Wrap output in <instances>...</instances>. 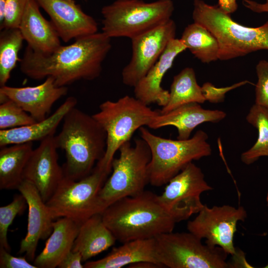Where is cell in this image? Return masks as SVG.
<instances>
[{
  "instance_id": "cell-1",
  "label": "cell",
  "mask_w": 268,
  "mask_h": 268,
  "mask_svg": "<svg viewBox=\"0 0 268 268\" xmlns=\"http://www.w3.org/2000/svg\"><path fill=\"white\" fill-rule=\"evenodd\" d=\"M111 39L97 32L61 45L49 54L27 46L20 61L21 71L36 80L52 77L57 86H67L80 80H92L102 71V64L111 48Z\"/></svg>"
},
{
  "instance_id": "cell-2",
  "label": "cell",
  "mask_w": 268,
  "mask_h": 268,
  "mask_svg": "<svg viewBox=\"0 0 268 268\" xmlns=\"http://www.w3.org/2000/svg\"><path fill=\"white\" fill-rule=\"evenodd\" d=\"M101 214L106 226L122 243L172 232L177 223L159 196L145 190L115 201Z\"/></svg>"
},
{
  "instance_id": "cell-3",
  "label": "cell",
  "mask_w": 268,
  "mask_h": 268,
  "mask_svg": "<svg viewBox=\"0 0 268 268\" xmlns=\"http://www.w3.org/2000/svg\"><path fill=\"white\" fill-rule=\"evenodd\" d=\"M55 138L58 148L65 153V176L74 180L91 174L105 153L106 132L92 115L75 107L66 114Z\"/></svg>"
},
{
  "instance_id": "cell-4",
  "label": "cell",
  "mask_w": 268,
  "mask_h": 268,
  "mask_svg": "<svg viewBox=\"0 0 268 268\" xmlns=\"http://www.w3.org/2000/svg\"><path fill=\"white\" fill-rule=\"evenodd\" d=\"M194 22L206 28L219 45V60H229L259 50H268V21L257 27H247L232 19L218 6L195 0Z\"/></svg>"
},
{
  "instance_id": "cell-5",
  "label": "cell",
  "mask_w": 268,
  "mask_h": 268,
  "mask_svg": "<svg viewBox=\"0 0 268 268\" xmlns=\"http://www.w3.org/2000/svg\"><path fill=\"white\" fill-rule=\"evenodd\" d=\"M99 108L92 116L106 133L107 146L104 156L96 166L109 175L114 155L121 145L130 141L136 130L148 126L160 112L129 95L115 101H104Z\"/></svg>"
},
{
  "instance_id": "cell-6",
  "label": "cell",
  "mask_w": 268,
  "mask_h": 268,
  "mask_svg": "<svg viewBox=\"0 0 268 268\" xmlns=\"http://www.w3.org/2000/svg\"><path fill=\"white\" fill-rule=\"evenodd\" d=\"M139 130L141 138L150 150L149 183L153 186L167 184L193 161L211 154L208 135L202 130L187 139L173 140L156 135L144 127Z\"/></svg>"
},
{
  "instance_id": "cell-7",
  "label": "cell",
  "mask_w": 268,
  "mask_h": 268,
  "mask_svg": "<svg viewBox=\"0 0 268 268\" xmlns=\"http://www.w3.org/2000/svg\"><path fill=\"white\" fill-rule=\"evenodd\" d=\"M174 10L172 0H117L102 8V32L132 39L171 19Z\"/></svg>"
},
{
  "instance_id": "cell-8",
  "label": "cell",
  "mask_w": 268,
  "mask_h": 268,
  "mask_svg": "<svg viewBox=\"0 0 268 268\" xmlns=\"http://www.w3.org/2000/svg\"><path fill=\"white\" fill-rule=\"evenodd\" d=\"M108 175L96 166L91 174L78 180L66 176L46 204L54 219L66 217L81 225L107 207L99 192Z\"/></svg>"
},
{
  "instance_id": "cell-9",
  "label": "cell",
  "mask_w": 268,
  "mask_h": 268,
  "mask_svg": "<svg viewBox=\"0 0 268 268\" xmlns=\"http://www.w3.org/2000/svg\"><path fill=\"white\" fill-rule=\"evenodd\" d=\"M134 142V145L130 141L123 144L119 157L112 161V173L99 194L107 207L121 199L141 193L149 183L150 148L141 138Z\"/></svg>"
},
{
  "instance_id": "cell-10",
  "label": "cell",
  "mask_w": 268,
  "mask_h": 268,
  "mask_svg": "<svg viewBox=\"0 0 268 268\" xmlns=\"http://www.w3.org/2000/svg\"><path fill=\"white\" fill-rule=\"evenodd\" d=\"M155 239L159 264L169 268H228V254L220 247L201 242L189 232L165 233Z\"/></svg>"
},
{
  "instance_id": "cell-11",
  "label": "cell",
  "mask_w": 268,
  "mask_h": 268,
  "mask_svg": "<svg viewBox=\"0 0 268 268\" xmlns=\"http://www.w3.org/2000/svg\"><path fill=\"white\" fill-rule=\"evenodd\" d=\"M197 214L187 223L189 232L201 240L205 239L206 244L219 247L228 255L235 256L237 252L234 236L238 222L247 218L245 208L226 204L209 207L204 204Z\"/></svg>"
},
{
  "instance_id": "cell-12",
  "label": "cell",
  "mask_w": 268,
  "mask_h": 268,
  "mask_svg": "<svg viewBox=\"0 0 268 268\" xmlns=\"http://www.w3.org/2000/svg\"><path fill=\"white\" fill-rule=\"evenodd\" d=\"M212 190L201 169L192 162L168 182L159 199L178 223L197 214L204 205L201 194Z\"/></svg>"
},
{
  "instance_id": "cell-13",
  "label": "cell",
  "mask_w": 268,
  "mask_h": 268,
  "mask_svg": "<svg viewBox=\"0 0 268 268\" xmlns=\"http://www.w3.org/2000/svg\"><path fill=\"white\" fill-rule=\"evenodd\" d=\"M176 30L175 23L171 19L131 39L132 58L122 71L125 85L134 87L146 74L175 38Z\"/></svg>"
},
{
  "instance_id": "cell-14",
  "label": "cell",
  "mask_w": 268,
  "mask_h": 268,
  "mask_svg": "<svg viewBox=\"0 0 268 268\" xmlns=\"http://www.w3.org/2000/svg\"><path fill=\"white\" fill-rule=\"evenodd\" d=\"M55 135L40 141L33 149L23 172V180L32 184L46 202L65 177L59 163L58 149Z\"/></svg>"
},
{
  "instance_id": "cell-15",
  "label": "cell",
  "mask_w": 268,
  "mask_h": 268,
  "mask_svg": "<svg viewBox=\"0 0 268 268\" xmlns=\"http://www.w3.org/2000/svg\"><path fill=\"white\" fill-rule=\"evenodd\" d=\"M48 14L60 39L67 43L97 32L95 19L70 0H35Z\"/></svg>"
},
{
  "instance_id": "cell-16",
  "label": "cell",
  "mask_w": 268,
  "mask_h": 268,
  "mask_svg": "<svg viewBox=\"0 0 268 268\" xmlns=\"http://www.w3.org/2000/svg\"><path fill=\"white\" fill-rule=\"evenodd\" d=\"M67 86H57L54 79L48 77L34 86L0 87V103L10 99L30 114L37 122L47 117L54 104L67 92Z\"/></svg>"
},
{
  "instance_id": "cell-17",
  "label": "cell",
  "mask_w": 268,
  "mask_h": 268,
  "mask_svg": "<svg viewBox=\"0 0 268 268\" xmlns=\"http://www.w3.org/2000/svg\"><path fill=\"white\" fill-rule=\"evenodd\" d=\"M25 198L27 207V231L21 240L19 254L33 262L39 240L48 238L53 230V220L49 210L37 189L30 182L23 180L17 189Z\"/></svg>"
},
{
  "instance_id": "cell-18",
  "label": "cell",
  "mask_w": 268,
  "mask_h": 268,
  "mask_svg": "<svg viewBox=\"0 0 268 268\" xmlns=\"http://www.w3.org/2000/svg\"><path fill=\"white\" fill-rule=\"evenodd\" d=\"M186 49L180 39H172L158 61L134 87L135 97L147 105L156 103L165 106L169 101V91L161 86L163 78L176 57Z\"/></svg>"
},
{
  "instance_id": "cell-19",
  "label": "cell",
  "mask_w": 268,
  "mask_h": 268,
  "mask_svg": "<svg viewBox=\"0 0 268 268\" xmlns=\"http://www.w3.org/2000/svg\"><path fill=\"white\" fill-rule=\"evenodd\" d=\"M226 116L224 111L203 109L199 103H191L182 105L166 113L160 114L149 123L148 127L157 129L167 126L176 128L178 139L190 138L193 130L201 124L218 123Z\"/></svg>"
},
{
  "instance_id": "cell-20",
  "label": "cell",
  "mask_w": 268,
  "mask_h": 268,
  "mask_svg": "<svg viewBox=\"0 0 268 268\" xmlns=\"http://www.w3.org/2000/svg\"><path fill=\"white\" fill-rule=\"evenodd\" d=\"M35 0H29L18 28L27 46L35 52L49 54L61 45L60 38L52 22L42 15Z\"/></svg>"
},
{
  "instance_id": "cell-21",
  "label": "cell",
  "mask_w": 268,
  "mask_h": 268,
  "mask_svg": "<svg viewBox=\"0 0 268 268\" xmlns=\"http://www.w3.org/2000/svg\"><path fill=\"white\" fill-rule=\"evenodd\" d=\"M77 103L75 97H68L53 114L42 121L19 128L0 130V147L41 141L54 135L66 114Z\"/></svg>"
},
{
  "instance_id": "cell-22",
  "label": "cell",
  "mask_w": 268,
  "mask_h": 268,
  "mask_svg": "<svg viewBox=\"0 0 268 268\" xmlns=\"http://www.w3.org/2000/svg\"><path fill=\"white\" fill-rule=\"evenodd\" d=\"M53 230L42 251L33 261L37 268H55L72 250L80 225L72 220L60 218L53 222Z\"/></svg>"
},
{
  "instance_id": "cell-23",
  "label": "cell",
  "mask_w": 268,
  "mask_h": 268,
  "mask_svg": "<svg viewBox=\"0 0 268 268\" xmlns=\"http://www.w3.org/2000/svg\"><path fill=\"white\" fill-rule=\"evenodd\" d=\"M140 262H150L162 267L157 258L154 238L123 243L104 258L86 262L84 268H120Z\"/></svg>"
},
{
  "instance_id": "cell-24",
  "label": "cell",
  "mask_w": 268,
  "mask_h": 268,
  "mask_svg": "<svg viewBox=\"0 0 268 268\" xmlns=\"http://www.w3.org/2000/svg\"><path fill=\"white\" fill-rule=\"evenodd\" d=\"M116 241L104 223L101 214H97L80 226L72 250L79 252L84 262L107 250Z\"/></svg>"
},
{
  "instance_id": "cell-25",
  "label": "cell",
  "mask_w": 268,
  "mask_h": 268,
  "mask_svg": "<svg viewBox=\"0 0 268 268\" xmlns=\"http://www.w3.org/2000/svg\"><path fill=\"white\" fill-rule=\"evenodd\" d=\"M33 150V142L0 147V190L18 189L23 181V172Z\"/></svg>"
},
{
  "instance_id": "cell-26",
  "label": "cell",
  "mask_w": 268,
  "mask_h": 268,
  "mask_svg": "<svg viewBox=\"0 0 268 268\" xmlns=\"http://www.w3.org/2000/svg\"><path fill=\"white\" fill-rule=\"evenodd\" d=\"M205 101L201 86L197 83L194 69L187 67L174 76L168 102L159 111L161 114H164L185 104H201Z\"/></svg>"
},
{
  "instance_id": "cell-27",
  "label": "cell",
  "mask_w": 268,
  "mask_h": 268,
  "mask_svg": "<svg viewBox=\"0 0 268 268\" xmlns=\"http://www.w3.org/2000/svg\"><path fill=\"white\" fill-rule=\"evenodd\" d=\"M187 49L204 63L219 60V45L215 36L202 25L194 22L184 29L180 39Z\"/></svg>"
},
{
  "instance_id": "cell-28",
  "label": "cell",
  "mask_w": 268,
  "mask_h": 268,
  "mask_svg": "<svg viewBox=\"0 0 268 268\" xmlns=\"http://www.w3.org/2000/svg\"><path fill=\"white\" fill-rule=\"evenodd\" d=\"M246 119L258 132L255 144L241 155L242 162L250 165L261 157H268V109L255 104L251 107Z\"/></svg>"
},
{
  "instance_id": "cell-29",
  "label": "cell",
  "mask_w": 268,
  "mask_h": 268,
  "mask_svg": "<svg viewBox=\"0 0 268 268\" xmlns=\"http://www.w3.org/2000/svg\"><path fill=\"white\" fill-rule=\"evenodd\" d=\"M24 41L18 28L1 30L0 34V86L6 85L12 70L20 62L18 54Z\"/></svg>"
},
{
  "instance_id": "cell-30",
  "label": "cell",
  "mask_w": 268,
  "mask_h": 268,
  "mask_svg": "<svg viewBox=\"0 0 268 268\" xmlns=\"http://www.w3.org/2000/svg\"><path fill=\"white\" fill-rule=\"evenodd\" d=\"M37 121L13 101L8 99L0 105V130L19 128Z\"/></svg>"
},
{
  "instance_id": "cell-31",
  "label": "cell",
  "mask_w": 268,
  "mask_h": 268,
  "mask_svg": "<svg viewBox=\"0 0 268 268\" xmlns=\"http://www.w3.org/2000/svg\"><path fill=\"white\" fill-rule=\"evenodd\" d=\"M27 206L24 197L20 194L15 195L12 201L0 207V247L10 252V247L7 240V231L15 217L22 214Z\"/></svg>"
},
{
  "instance_id": "cell-32",
  "label": "cell",
  "mask_w": 268,
  "mask_h": 268,
  "mask_svg": "<svg viewBox=\"0 0 268 268\" xmlns=\"http://www.w3.org/2000/svg\"><path fill=\"white\" fill-rule=\"evenodd\" d=\"M256 72L255 104L268 109V61H260L256 66Z\"/></svg>"
},
{
  "instance_id": "cell-33",
  "label": "cell",
  "mask_w": 268,
  "mask_h": 268,
  "mask_svg": "<svg viewBox=\"0 0 268 268\" xmlns=\"http://www.w3.org/2000/svg\"><path fill=\"white\" fill-rule=\"evenodd\" d=\"M29 0H5V13L0 30L18 28L21 19Z\"/></svg>"
},
{
  "instance_id": "cell-34",
  "label": "cell",
  "mask_w": 268,
  "mask_h": 268,
  "mask_svg": "<svg viewBox=\"0 0 268 268\" xmlns=\"http://www.w3.org/2000/svg\"><path fill=\"white\" fill-rule=\"evenodd\" d=\"M249 83V81L244 80L231 86L217 87L210 82H206L201 86V88L205 101L212 103H218L224 101L225 94L228 91Z\"/></svg>"
},
{
  "instance_id": "cell-35",
  "label": "cell",
  "mask_w": 268,
  "mask_h": 268,
  "mask_svg": "<svg viewBox=\"0 0 268 268\" xmlns=\"http://www.w3.org/2000/svg\"><path fill=\"white\" fill-rule=\"evenodd\" d=\"M0 268H37L24 256L15 257L4 248L0 247Z\"/></svg>"
},
{
  "instance_id": "cell-36",
  "label": "cell",
  "mask_w": 268,
  "mask_h": 268,
  "mask_svg": "<svg viewBox=\"0 0 268 268\" xmlns=\"http://www.w3.org/2000/svg\"><path fill=\"white\" fill-rule=\"evenodd\" d=\"M81 254L77 251H70L58 266L59 268H83L84 265Z\"/></svg>"
},
{
  "instance_id": "cell-37",
  "label": "cell",
  "mask_w": 268,
  "mask_h": 268,
  "mask_svg": "<svg viewBox=\"0 0 268 268\" xmlns=\"http://www.w3.org/2000/svg\"><path fill=\"white\" fill-rule=\"evenodd\" d=\"M243 5L250 10L257 13L268 12V0L259 3L253 0H243Z\"/></svg>"
},
{
  "instance_id": "cell-38",
  "label": "cell",
  "mask_w": 268,
  "mask_h": 268,
  "mask_svg": "<svg viewBox=\"0 0 268 268\" xmlns=\"http://www.w3.org/2000/svg\"><path fill=\"white\" fill-rule=\"evenodd\" d=\"M218 6L225 12L231 14L238 7L236 0H218Z\"/></svg>"
},
{
  "instance_id": "cell-39",
  "label": "cell",
  "mask_w": 268,
  "mask_h": 268,
  "mask_svg": "<svg viewBox=\"0 0 268 268\" xmlns=\"http://www.w3.org/2000/svg\"><path fill=\"white\" fill-rule=\"evenodd\" d=\"M5 0H0V26L3 24L5 13Z\"/></svg>"
},
{
  "instance_id": "cell-40",
  "label": "cell",
  "mask_w": 268,
  "mask_h": 268,
  "mask_svg": "<svg viewBox=\"0 0 268 268\" xmlns=\"http://www.w3.org/2000/svg\"></svg>"
}]
</instances>
